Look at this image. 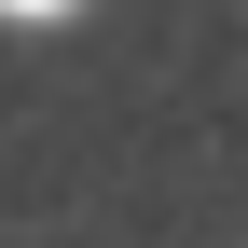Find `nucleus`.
Segmentation results:
<instances>
[{
  "label": "nucleus",
  "mask_w": 248,
  "mask_h": 248,
  "mask_svg": "<svg viewBox=\"0 0 248 248\" xmlns=\"http://www.w3.org/2000/svg\"><path fill=\"white\" fill-rule=\"evenodd\" d=\"M0 14H55V0H0Z\"/></svg>",
  "instance_id": "nucleus-1"
}]
</instances>
